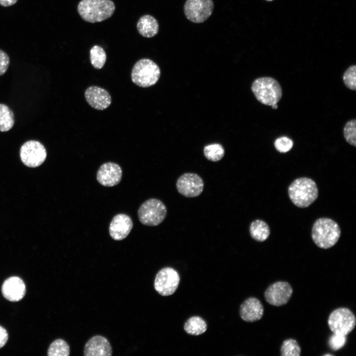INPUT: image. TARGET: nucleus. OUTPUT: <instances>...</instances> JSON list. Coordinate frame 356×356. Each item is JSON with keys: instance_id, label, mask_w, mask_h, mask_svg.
<instances>
[{"instance_id": "f257e3e1", "label": "nucleus", "mask_w": 356, "mask_h": 356, "mask_svg": "<svg viewBox=\"0 0 356 356\" xmlns=\"http://www.w3.org/2000/svg\"><path fill=\"white\" fill-rule=\"evenodd\" d=\"M288 192L292 202L301 208L310 206L316 200L318 195L314 181L305 177L295 179L289 186Z\"/></svg>"}, {"instance_id": "f03ea898", "label": "nucleus", "mask_w": 356, "mask_h": 356, "mask_svg": "<svg viewBox=\"0 0 356 356\" xmlns=\"http://www.w3.org/2000/svg\"><path fill=\"white\" fill-rule=\"evenodd\" d=\"M341 230L338 224L331 219L321 218L314 222L312 238L315 244L322 249H328L338 241Z\"/></svg>"}, {"instance_id": "7ed1b4c3", "label": "nucleus", "mask_w": 356, "mask_h": 356, "mask_svg": "<svg viewBox=\"0 0 356 356\" xmlns=\"http://www.w3.org/2000/svg\"><path fill=\"white\" fill-rule=\"evenodd\" d=\"M77 9L84 21L96 23L110 18L114 13L115 6L111 0H81Z\"/></svg>"}, {"instance_id": "20e7f679", "label": "nucleus", "mask_w": 356, "mask_h": 356, "mask_svg": "<svg viewBox=\"0 0 356 356\" xmlns=\"http://www.w3.org/2000/svg\"><path fill=\"white\" fill-rule=\"evenodd\" d=\"M251 89L256 99L261 103L271 106L277 103L282 95V88L274 79L264 77L256 79Z\"/></svg>"}, {"instance_id": "39448f33", "label": "nucleus", "mask_w": 356, "mask_h": 356, "mask_svg": "<svg viewBox=\"0 0 356 356\" xmlns=\"http://www.w3.org/2000/svg\"><path fill=\"white\" fill-rule=\"evenodd\" d=\"M161 74L158 65L153 61L143 58L137 61L131 72L132 82L136 85L147 88L155 85Z\"/></svg>"}, {"instance_id": "423d86ee", "label": "nucleus", "mask_w": 356, "mask_h": 356, "mask_svg": "<svg viewBox=\"0 0 356 356\" xmlns=\"http://www.w3.org/2000/svg\"><path fill=\"white\" fill-rule=\"evenodd\" d=\"M167 215V208L161 200L151 198L145 201L138 210L140 222L145 225L157 226L162 223Z\"/></svg>"}, {"instance_id": "0eeeda50", "label": "nucleus", "mask_w": 356, "mask_h": 356, "mask_svg": "<svg viewBox=\"0 0 356 356\" xmlns=\"http://www.w3.org/2000/svg\"><path fill=\"white\" fill-rule=\"evenodd\" d=\"M328 325L334 334L347 336L355 328L356 318L354 313L347 308H339L330 314Z\"/></svg>"}, {"instance_id": "6e6552de", "label": "nucleus", "mask_w": 356, "mask_h": 356, "mask_svg": "<svg viewBox=\"0 0 356 356\" xmlns=\"http://www.w3.org/2000/svg\"><path fill=\"white\" fill-rule=\"evenodd\" d=\"M47 156L44 146L37 140H29L21 147L20 156L22 163L28 167L35 168L41 165Z\"/></svg>"}, {"instance_id": "1a4fd4ad", "label": "nucleus", "mask_w": 356, "mask_h": 356, "mask_svg": "<svg viewBox=\"0 0 356 356\" xmlns=\"http://www.w3.org/2000/svg\"><path fill=\"white\" fill-rule=\"evenodd\" d=\"M180 278L178 272L174 268L166 267L157 273L154 283L155 290L161 296H168L177 290Z\"/></svg>"}, {"instance_id": "9d476101", "label": "nucleus", "mask_w": 356, "mask_h": 356, "mask_svg": "<svg viewBox=\"0 0 356 356\" xmlns=\"http://www.w3.org/2000/svg\"><path fill=\"white\" fill-rule=\"evenodd\" d=\"M213 9L212 0H187L184 5L186 17L196 23L205 21L212 14Z\"/></svg>"}, {"instance_id": "9b49d317", "label": "nucleus", "mask_w": 356, "mask_h": 356, "mask_svg": "<svg viewBox=\"0 0 356 356\" xmlns=\"http://www.w3.org/2000/svg\"><path fill=\"white\" fill-rule=\"evenodd\" d=\"M204 181L198 175L187 173L181 175L177 179L176 187L182 195L189 198L197 197L203 192Z\"/></svg>"}, {"instance_id": "f8f14e48", "label": "nucleus", "mask_w": 356, "mask_h": 356, "mask_svg": "<svg viewBox=\"0 0 356 356\" xmlns=\"http://www.w3.org/2000/svg\"><path fill=\"white\" fill-rule=\"evenodd\" d=\"M293 291V288L288 282L279 281L270 285L266 290L264 296L268 304L279 307L288 303Z\"/></svg>"}, {"instance_id": "ddd939ff", "label": "nucleus", "mask_w": 356, "mask_h": 356, "mask_svg": "<svg viewBox=\"0 0 356 356\" xmlns=\"http://www.w3.org/2000/svg\"><path fill=\"white\" fill-rule=\"evenodd\" d=\"M122 177V170L116 163L107 162L102 164L96 174L98 182L104 186L111 187L119 183Z\"/></svg>"}, {"instance_id": "4468645a", "label": "nucleus", "mask_w": 356, "mask_h": 356, "mask_svg": "<svg viewBox=\"0 0 356 356\" xmlns=\"http://www.w3.org/2000/svg\"><path fill=\"white\" fill-rule=\"evenodd\" d=\"M87 102L92 108L103 110L108 108L111 103V97L105 89L97 86H90L85 92Z\"/></svg>"}, {"instance_id": "2eb2a0df", "label": "nucleus", "mask_w": 356, "mask_h": 356, "mask_svg": "<svg viewBox=\"0 0 356 356\" xmlns=\"http://www.w3.org/2000/svg\"><path fill=\"white\" fill-rule=\"evenodd\" d=\"M133 226L132 220L129 216L124 214H117L110 223V235L115 240H122L129 235Z\"/></svg>"}, {"instance_id": "dca6fc26", "label": "nucleus", "mask_w": 356, "mask_h": 356, "mask_svg": "<svg viewBox=\"0 0 356 356\" xmlns=\"http://www.w3.org/2000/svg\"><path fill=\"white\" fill-rule=\"evenodd\" d=\"M264 309L261 301L255 297H250L241 305L239 314L245 321L253 322L261 319Z\"/></svg>"}, {"instance_id": "f3484780", "label": "nucleus", "mask_w": 356, "mask_h": 356, "mask_svg": "<svg viewBox=\"0 0 356 356\" xmlns=\"http://www.w3.org/2000/svg\"><path fill=\"white\" fill-rule=\"evenodd\" d=\"M85 356H110L112 349L109 341L104 337L95 335L86 343L84 350Z\"/></svg>"}, {"instance_id": "a211bd4d", "label": "nucleus", "mask_w": 356, "mask_h": 356, "mask_svg": "<svg viewBox=\"0 0 356 356\" xmlns=\"http://www.w3.org/2000/svg\"><path fill=\"white\" fill-rule=\"evenodd\" d=\"M1 292L4 297L11 302L21 300L25 296L26 287L23 281L17 276L6 279L2 286Z\"/></svg>"}, {"instance_id": "6ab92c4d", "label": "nucleus", "mask_w": 356, "mask_h": 356, "mask_svg": "<svg viewBox=\"0 0 356 356\" xmlns=\"http://www.w3.org/2000/svg\"><path fill=\"white\" fill-rule=\"evenodd\" d=\"M136 28L141 36L148 38L154 37L159 31L157 20L150 15L142 16L137 23Z\"/></svg>"}, {"instance_id": "aec40b11", "label": "nucleus", "mask_w": 356, "mask_h": 356, "mask_svg": "<svg viewBox=\"0 0 356 356\" xmlns=\"http://www.w3.org/2000/svg\"><path fill=\"white\" fill-rule=\"evenodd\" d=\"M249 231L251 237L258 242L265 241L270 234L268 225L261 220L253 221L250 224Z\"/></svg>"}, {"instance_id": "412c9836", "label": "nucleus", "mask_w": 356, "mask_h": 356, "mask_svg": "<svg viewBox=\"0 0 356 356\" xmlns=\"http://www.w3.org/2000/svg\"><path fill=\"white\" fill-rule=\"evenodd\" d=\"M207 326L205 321L201 317L194 316L190 317L184 325V329L188 334L198 336L203 334L207 330Z\"/></svg>"}, {"instance_id": "4be33fe9", "label": "nucleus", "mask_w": 356, "mask_h": 356, "mask_svg": "<svg viewBox=\"0 0 356 356\" xmlns=\"http://www.w3.org/2000/svg\"><path fill=\"white\" fill-rule=\"evenodd\" d=\"M13 111L5 104L0 103V132L9 131L14 125Z\"/></svg>"}, {"instance_id": "5701e85b", "label": "nucleus", "mask_w": 356, "mask_h": 356, "mask_svg": "<svg viewBox=\"0 0 356 356\" xmlns=\"http://www.w3.org/2000/svg\"><path fill=\"white\" fill-rule=\"evenodd\" d=\"M106 60V54L102 47L99 45L93 46L90 50V61L94 68L101 69Z\"/></svg>"}, {"instance_id": "b1692460", "label": "nucleus", "mask_w": 356, "mask_h": 356, "mask_svg": "<svg viewBox=\"0 0 356 356\" xmlns=\"http://www.w3.org/2000/svg\"><path fill=\"white\" fill-rule=\"evenodd\" d=\"M205 157L213 162L221 160L224 155V149L219 143H213L206 145L203 150Z\"/></svg>"}, {"instance_id": "393cba45", "label": "nucleus", "mask_w": 356, "mask_h": 356, "mask_svg": "<svg viewBox=\"0 0 356 356\" xmlns=\"http://www.w3.org/2000/svg\"><path fill=\"white\" fill-rule=\"evenodd\" d=\"M70 347L67 343L60 339L54 341L50 345L48 351V356H68Z\"/></svg>"}, {"instance_id": "a878e982", "label": "nucleus", "mask_w": 356, "mask_h": 356, "mask_svg": "<svg viewBox=\"0 0 356 356\" xmlns=\"http://www.w3.org/2000/svg\"><path fill=\"white\" fill-rule=\"evenodd\" d=\"M301 352V349L298 342L292 338L285 340L280 348L281 356H300Z\"/></svg>"}, {"instance_id": "bb28decb", "label": "nucleus", "mask_w": 356, "mask_h": 356, "mask_svg": "<svg viewBox=\"0 0 356 356\" xmlns=\"http://www.w3.org/2000/svg\"><path fill=\"white\" fill-rule=\"evenodd\" d=\"M356 120L348 121L344 128V136L346 141L350 144L356 146Z\"/></svg>"}, {"instance_id": "cd10ccee", "label": "nucleus", "mask_w": 356, "mask_h": 356, "mask_svg": "<svg viewBox=\"0 0 356 356\" xmlns=\"http://www.w3.org/2000/svg\"><path fill=\"white\" fill-rule=\"evenodd\" d=\"M343 80L345 86L349 89L356 90V66H350L345 72Z\"/></svg>"}, {"instance_id": "c85d7f7f", "label": "nucleus", "mask_w": 356, "mask_h": 356, "mask_svg": "<svg viewBox=\"0 0 356 356\" xmlns=\"http://www.w3.org/2000/svg\"><path fill=\"white\" fill-rule=\"evenodd\" d=\"M346 340V336L333 333L329 338L328 345L332 350L337 351L345 345Z\"/></svg>"}, {"instance_id": "c756f323", "label": "nucleus", "mask_w": 356, "mask_h": 356, "mask_svg": "<svg viewBox=\"0 0 356 356\" xmlns=\"http://www.w3.org/2000/svg\"><path fill=\"white\" fill-rule=\"evenodd\" d=\"M293 145V141L285 136L279 137L274 142V146L276 149L281 153L289 151L292 148Z\"/></svg>"}, {"instance_id": "7c9ffc66", "label": "nucleus", "mask_w": 356, "mask_h": 356, "mask_svg": "<svg viewBox=\"0 0 356 356\" xmlns=\"http://www.w3.org/2000/svg\"><path fill=\"white\" fill-rule=\"evenodd\" d=\"M10 59L6 52L0 49V76L3 75L8 69Z\"/></svg>"}, {"instance_id": "2f4dec72", "label": "nucleus", "mask_w": 356, "mask_h": 356, "mask_svg": "<svg viewBox=\"0 0 356 356\" xmlns=\"http://www.w3.org/2000/svg\"><path fill=\"white\" fill-rule=\"evenodd\" d=\"M8 340V334L6 330L0 326V348L3 347Z\"/></svg>"}, {"instance_id": "473e14b6", "label": "nucleus", "mask_w": 356, "mask_h": 356, "mask_svg": "<svg viewBox=\"0 0 356 356\" xmlns=\"http://www.w3.org/2000/svg\"><path fill=\"white\" fill-rule=\"evenodd\" d=\"M18 0H0V5L4 6H11L17 1Z\"/></svg>"}, {"instance_id": "72a5a7b5", "label": "nucleus", "mask_w": 356, "mask_h": 356, "mask_svg": "<svg viewBox=\"0 0 356 356\" xmlns=\"http://www.w3.org/2000/svg\"><path fill=\"white\" fill-rule=\"evenodd\" d=\"M277 107H278V105H277V103L271 105V108L273 109H276L277 108Z\"/></svg>"}, {"instance_id": "f704fd0d", "label": "nucleus", "mask_w": 356, "mask_h": 356, "mask_svg": "<svg viewBox=\"0 0 356 356\" xmlns=\"http://www.w3.org/2000/svg\"><path fill=\"white\" fill-rule=\"evenodd\" d=\"M324 356H332V355L327 354V355H324Z\"/></svg>"}, {"instance_id": "c9c22d12", "label": "nucleus", "mask_w": 356, "mask_h": 356, "mask_svg": "<svg viewBox=\"0 0 356 356\" xmlns=\"http://www.w3.org/2000/svg\"><path fill=\"white\" fill-rule=\"evenodd\" d=\"M266 0L268 1H272L273 0Z\"/></svg>"}]
</instances>
